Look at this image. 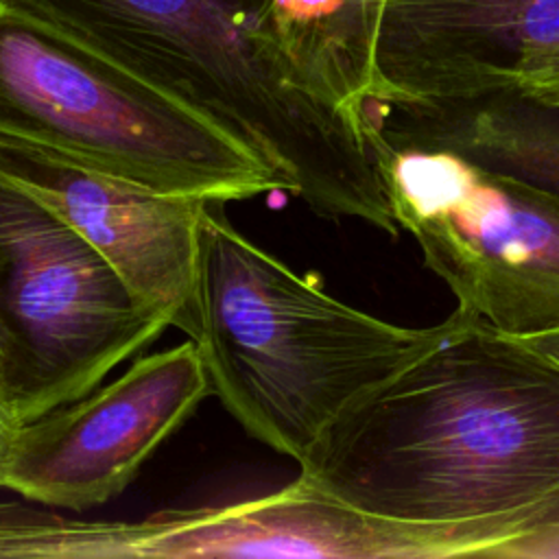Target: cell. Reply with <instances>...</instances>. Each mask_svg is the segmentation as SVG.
Instances as JSON below:
<instances>
[{
    "instance_id": "obj_13",
    "label": "cell",
    "mask_w": 559,
    "mask_h": 559,
    "mask_svg": "<svg viewBox=\"0 0 559 559\" xmlns=\"http://www.w3.org/2000/svg\"><path fill=\"white\" fill-rule=\"evenodd\" d=\"M515 92L537 103L559 105V44L539 55L522 72Z\"/></svg>"
},
{
    "instance_id": "obj_1",
    "label": "cell",
    "mask_w": 559,
    "mask_h": 559,
    "mask_svg": "<svg viewBox=\"0 0 559 559\" xmlns=\"http://www.w3.org/2000/svg\"><path fill=\"white\" fill-rule=\"evenodd\" d=\"M299 474L413 522L557 504L559 360L456 308L437 345L328 426Z\"/></svg>"
},
{
    "instance_id": "obj_15",
    "label": "cell",
    "mask_w": 559,
    "mask_h": 559,
    "mask_svg": "<svg viewBox=\"0 0 559 559\" xmlns=\"http://www.w3.org/2000/svg\"><path fill=\"white\" fill-rule=\"evenodd\" d=\"M20 424L15 421V417L9 413L7 404L0 397V483H2V472H4V463L13 443V437L17 432Z\"/></svg>"
},
{
    "instance_id": "obj_5",
    "label": "cell",
    "mask_w": 559,
    "mask_h": 559,
    "mask_svg": "<svg viewBox=\"0 0 559 559\" xmlns=\"http://www.w3.org/2000/svg\"><path fill=\"white\" fill-rule=\"evenodd\" d=\"M166 328L68 223L0 173V397L17 424L90 393Z\"/></svg>"
},
{
    "instance_id": "obj_14",
    "label": "cell",
    "mask_w": 559,
    "mask_h": 559,
    "mask_svg": "<svg viewBox=\"0 0 559 559\" xmlns=\"http://www.w3.org/2000/svg\"><path fill=\"white\" fill-rule=\"evenodd\" d=\"M500 557L504 559H539V557H559V522L550 528L522 535L507 544L500 550Z\"/></svg>"
},
{
    "instance_id": "obj_2",
    "label": "cell",
    "mask_w": 559,
    "mask_h": 559,
    "mask_svg": "<svg viewBox=\"0 0 559 559\" xmlns=\"http://www.w3.org/2000/svg\"><path fill=\"white\" fill-rule=\"evenodd\" d=\"M173 96L264 157L317 216L391 214L369 122L297 57L284 0H0Z\"/></svg>"
},
{
    "instance_id": "obj_4",
    "label": "cell",
    "mask_w": 559,
    "mask_h": 559,
    "mask_svg": "<svg viewBox=\"0 0 559 559\" xmlns=\"http://www.w3.org/2000/svg\"><path fill=\"white\" fill-rule=\"evenodd\" d=\"M0 135L166 194L227 203L290 192L264 157L216 122L2 2Z\"/></svg>"
},
{
    "instance_id": "obj_8",
    "label": "cell",
    "mask_w": 559,
    "mask_h": 559,
    "mask_svg": "<svg viewBox=\"0 0 559 559\" xmlns=\"http://www.w3.org/2000/svg\"><path fill=\"white\" fill-rule=\"evenodd\" d=\"M207 395L194 341L142 356L114 382L20 424L0 487L52 509L103 504Z\"/></svg>"
},
{
    "instance_id": "obj_10",
    "label": "cell",
    "mask_w": 559,
    "mask_h": 559,
    "mask_svg": "<svg viewBox=\"0 0 559 559\" xmlns=\"http://www.w3.org/2000/svg\"><path fill=\"white\" fill-rule=\"evenodd\" d=\"M559 44V0H384L367 103H459L515 92Z\"/></svg>"
},
{
    "instance_id": "obj_7",
    "label": "cell",
    "mask_w": 559,
    "mask_h": 559,
    "mask_svg": "<svg viewBox=\"0 0 559 559\" xmlns=\"http://www.w3.org/2000/svg\"><path fill=\"white\" fill-rule=\"evenodd\" d=\"M452 550L448 524L356 509L301 474L260 498L166 509L131 522H85L0 502V559H445Z\"/></svg>"
},
{
    "instance_id": "obj_11",
    "label": "cell",
    "mask_w": 559,
    "mask_h": 559,
    "mask_svg": "<svg viewBox=\"0 0 559 559\" xmlns=\"http://www.w3.org/2000/svg\"><path fill=\"white\" fill-rule=\"evenodd\" d=\"M367 116L391 144L452 151L559 194V105L498 92L459 103H371Z\"/></svg>"
},
{
    "instance_id": "obj_6",
    "label": "cell",
    "mask_w": 559,
    "mask_h": 559,
    "mask_svg": "<svg viewBox=\"0 0 559 559\" xmlns=\"http://www.w3.org/2000/svg\"><path fill=\"white\" fill-rule=\"evenodd\" d=\"M369 142L397 227L456 308L518 338L559 332V194L371 127Z\"/></svg>"
},
{
    "instance_id": "obj_12",
    "label": "cell",
    "mask_w": 559,
    "mask_h": 559,
    "mask_svg": "<svg viewBox=\"0 0 559 559\" xmlns=\"http://www.w3.org/2000/svg\"><path fill=\"white\" fill-rule=\"evenodd\" d=\"M384 0H284L290 44L317 83L345 107L365 109Z\"/></svg>"
},
{
    "instance_id": "obj_9",
    "label": "cell",
    "mask_w": 559,
    "mask_h": 559,
    "mask_svg": "<svg viewBox=\"0 0 559 559\" xmlns=\"http://www.w3.org/2000/svg\"><path fill=\"white\" fill-rule=\"evenodd\" d=\"M0 173L68 223L168 325H183L207 201L166 194L9 135H0Z\"/></svg>"
},
{
    "instance_id": "obj_3",
    "label": "cell",
    "mask_w": 559,
    "mask_h": 559,
    "mask_svg": "<svg viewBox=\"0 0 559 559\" xmlns=\"http://www.w3.org/2000/svg\"><path fill=\"white\" fill-rule=\"evenodd\" d=\"M207 201L194 293L179 330L212 395L258 441L297 461L358 397L437 345L450 317L402 328L356 310L253 245Z\"/></svg>"
},
{
    "instance_id": "obj_16",
    "label": "cell",
    "mask_w": 559,
    "mask_h": 559,
    "mask_svg": "<svg viewBox=\"0 0 559 559\" xmlns=\"http://www.w3.org/2000/svg\"><path fill=\"white\" fill-rule=\"evenodd\" d=\"M528 341L531 345L539 347L542 352L550 354L552 358L559 360V332H552V334H542V336H531V338H524Z\"/></svg>"
}]
</instances>
